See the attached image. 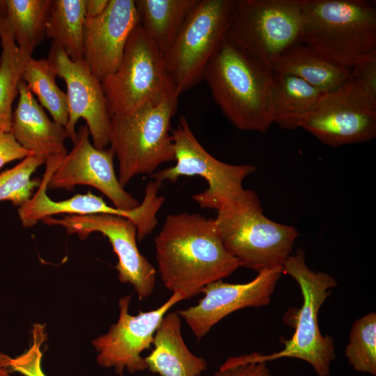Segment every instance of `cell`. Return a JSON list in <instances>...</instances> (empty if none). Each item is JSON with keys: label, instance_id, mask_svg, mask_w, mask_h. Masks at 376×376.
I'll use <instances>...</instances> for the list:
<instances>
[{"label": "cell", "instance_id": "1", "mask_svg": "<svg viewBox=\"0 0 376 376\" xmlns=\"http://www.w3.org/2000/svg\"><path fill=\"white\" fill-rule=\"evenodd\" d=\"M155 248L164 285L183 300L240 267L224 246L214 219L199 213L169 214L155 238Z\"/></svg>", "mask_w": 376, "mask_h": 376}, {"label": "cell", "instance_id": "2", "mask_svg": "<svg viewBox=\"0 0 376 376\" xmlns=\"http://www.w3.org/2000/svg\"><path fill=\"white\" fill-rule=\"evenodd\" d=\"M203 80L237 129L264 133L274 123V72L226 34L207 63Z\"/></svg>", "mask_w": 376, "mask_h": 376}, {"label": "cell", "instance_id": "3", "mask_svg": "<svg viewBox=\"0 0 376 376\" xmlns=\"http://www.w3.org/2000/svg\"><path fill=\"white\" fill-rule=\"evenodd\" d=\"M301 43L351 69L376 52V4L369 0H306Z\"/></svg>", "mask_w": 376, "mask_h": 376}, {"label": "cell", "instance_id": "4", "mask_svg": "<svg viewBox=\"0 0 376 376\" xmlns=\"http://www.w3.org/2000/svg\"><path fill=\"white\" fill-rule=\"evenodd\" d=\"M178 97L171 91L111 118L109 144L118 159V178L123 187L134 176L152 175L160 164L175 160L171 122Z\"/></svg>", "mask_w": 376, "mask_h": 376}, {"label": "cell", "instance_id": "5", "mask_svg": "<svg viewBox=\"0 0 376 376\" xmlns=\"http://www.w3.org/2000/svg\"><path fill=\"white\" fill-rule=\"evenodd\" d=\"M224 246L240 267L258 272L283 267L299 231L265 216L252 189H244L219 210L214 219Z\"/></svg>", "mask_w": 376, "mask_h": 376}, {"label": "cell", "instance_id": "6", "mask_svg": "<svg viewBox=\"0 0 376 376\" xmlns=\"http://www.w3.org/2000/svg\"><path fill=\"white\" fill-rule=\"evenodd\" d=\"M282 269L297 281L302 294L303 304L294 322L295 331L284 342L281 351L267 356L252 353L253 358L263 362L283 357L296 358L308 363L318 376H329L331 364L336 358L334 340L330 335L321 334L318 313L338 282L327 272L309 269L301 248L288 257Z\"/></svg>", "mask_w": 376, "mask_h": 376}, {"label": "cell", "instance_id": "7", "mask_svg": "<svg viewBox=\"0 0 376 376\" xmlns=\"http://www.w3.org/2000/svg\"><path fill=\"white\" fill-rule=\"evenodd\" d=\"M306 0H234L226 35L272 70L301 43Z\"/></svg>", "mask_w": 376, "mask_h": 376}, {"label": "cell", "instance_id": "8", "mask_svg": "<svg viewBox=\"0 0 376 376\" xmlns=\"http://www.w3.org/2000/svg\"><path fill=\"white\" fill-rule=\"evenodd\" d=\"M234 0H199L164 53L178 97L203 80L210 59L226 36Z\"/></svg>", "mask_w": 376, "mask_h": 376}, {"label": "cell", "instance_id": "9", "mask_svg": "<svg viewBox=\"0 0 376 376\" xmlns=\"http://www.w3.org/2000/svg\"><path fill=\"white\" fill-rule=\"evenodd\" d=\"M171 133L175 164L150 175L154 180L162 183L175 182L182 176L204 178L207 188L192 196L201 208L218 210L243 193L242 182L256 171V166L230 164L214 157L198 141L184 116Z\"/></svg>", "mask_w": 376, "mask_h": 376}, {"label": "cell", "instance_id": "10", "mask_svg": "<svg viewBox=\"0 0 376 376\" xmlns=\"http://www.w3.org/2000/svg\"><path fill=\"white\" fill-rule=\"evenodd\" d=\"M101 83L111 118L175 91L166 70L163 53L139 24L127 40L118 68Z\"/></svg>", "mask_w": 376, "mask_h": 376}, {"label": "cell", "instance_id": "11", "mask_svg": "<svg viewBox=\"0 0 376 376\" xmlns=\"http://www.w3.org/2000/svg\"><path fill=\"white\" fill-rule=\"evenodd\" d=\"M299 127L333 147L372 140L376 136V95L350 77L321 95Z\"/></svg>", "mask_w": 376, "mask_h": 376}, {"label": "cell", "instance_id": "12", "mask_svg": "<svg viewBox=\"0 0 376 376\" xmlns=\"http://www.w3.org/2000/svg\"><path fill=\"white\" fill-rule=\"evenodd\" d=\"M47 225H58L68 234H77L81 240L95 232L107 237L118 257L115 268L122 283L132 285L140 299L150 297L155 289L157 271L139 251L136 228L130 219L113 214L65 215L42 220Z\"/></svg>", "mask_w": 376, "mask_h": 376}, {"label": "cell", "instance_id": "13", "mask_svg": "<svg viewBox=\"0 0 376 376\" xmlns=\"http://www.w3.org/2000/svg\"><path fill=\"white\" fill-rule=\"evenodd\" d=\"M131 299L132 295L120 299L118 321L92 341L97 352V364L104 368H113L120 376L124 369L133 374L148 368L141 352L150 349L154 335L168 311L183 300L179 294L173 293L156 309L132 315L129 313Z\"/></svg>", "mask_w": 376, "mask_h": 376}, {"label": "cell", "instance_id": "14", "mask_svg": "<svg viewBox=\"0 0 376 376\" xmlns=\"http://www.w3.org/2000/svg\"><path fill=\"white\" fill-rule=\"evenodd\" d=\"M56 77L65 81L68 102V119L65 127L68 138L73 142L75 127L83 118L92 136L93 145L104 149L109 144L111 116L101 81L92 73L84 60L72 61L64 50L51 42L47 58Z\"/></svg>", "mask_w": 376, "mask_h": 376}, {"label": "cell", "instance_id": "15", "mask_svg": "<svg viewBox=\"0 0 376 376\" xmlns=\"http://www.w3.org/2000/svg\"><path fill=\"white\" fill-rule=\"evenodd\" d=\"M86 125L79 127L73 147L52 173L47 187L72 189L77 185H88L99 190L115 207L130 210L139 205L124 189L113 166L115 152L112 148L98 149L90 141Z\"/></svg>", "mask_w": 376, "mask_h": 376}, {"label": "cell", "instance_id": "16", "mask_svg": "<svg viewBox=\"0 0 376 376\" xmlns=\"http://www.w3.org/2000/svg\"><path fill=\"white\" fill-rule=\"evenodd\" d=\"M283 274L281 267L265 269L251 281L230 283L219 280L207 285L195 306L177 311L198 340L228 315L247 307L267 306Z\"/></svg>", "mask_w": 376, "mask_h": 376}, {"label": "cell", "instance_id": "17", "mask_svg": "<svg viewBox=\"0 0 376 376\" xmlns=\"http://www.w3.org/2000/svg\"><path fill=\"white\" fill-rule=\"evenodd\" d=\"M138 24L134 0H109L102 15L86 17L83 60L100 81L118 68L127 40Z\"/></svg>", "mask_w": 376, "mask_h": 376}, {"label": "cell", "instance_id": "18", "mask_svg": "<svg viewBox=\"0 0 376 376\" xmlns=\"http://www.w3.org/2000/svg\"><path fill=\"white\" fill-rule=\"evenodd\" d=\"M63 157L64 156H55L46 160L45 171L38 189L29 200L19 206L18 215L24 227H32L45 218L58 214H107L127 218L135 226L143 223L146 213L143 206L138 205L130 210H120L109 205L102 197L93 194L91 191L84 194H76L64 201L52 200L46 193L48 182Z\"/></svg>", "mask_w": 376, "mask_h": 376}, {"label": "cell", "instance_id": "19", "mask_svg": "<svg viewBox=\"0 0 376 376\" xmlns=\"http://www.w3.org/2000/svg\"><path fill=\"white\" fill-rule=\"evenodd\" d=\"M18 92L19 100L13 112L10 131L15 140L32 155L46 160L65 156L68 153L65 127L49 118L22 79Z\"/></svg>", "mask_w": 376, "mask_h": 376}, {"label": "cell", "instance_id": "20", "mask_svg": "<svg viewBox=\"0 0 376 376\" xmlns=\"http://www.w3.org/2000/svg\"><path fill=\"white\" fill-rule=\"evenodd\" d=\"M154 348L144 357L148 369L159 376H200L206 361L192 354L181 334V318L177 312L164 317L153 338Z\"/></svg>", "mask_w": 376, "mask_h": 376}, {"label": "cell", "instance_id": "21", "mask_svg": "<svg viewBox=\"0 0 376 376\" xmlns=\"http://www.w3.org/2000/svg\"><path fill=\"white\" fill-rule=\"evenodd\" d=\"M272 71L296 76L326 93L345 82L350 77L351 69L329 60L301 43L286 51L275 63Z\"/></svg>", "mask_w": 376, "mask_h": 376}, {"label": "cell", "instance_id": "22", "mask_svg": "<svg viewBox=\"0 0 376 376\" xmlns=\"http://www.w3.org/2000/svg\"><path fill=\"white\" fill-rule=\"evenodd\" d=\"M199 0H136L139 24L163 53Z\"/></svg>", "mask_w": 376, "mask_h": 376}, {"label": "cell", "instance_id": "23", "mask_svg": "<svg viewBox=\"0 0 376 376\" xmlns=\"http://www.w3.org/2000/svg\"><path fill=\"white\" fill-rule=\"evenodd\" d=\"M274 77L273 123L286 130L299 127L323 93L296 76L274 72Z\"/></svg>", "mask_w": 376, "mask_h": 376}, {"label": "cell", "instance_id": "24", "mask_svg": "<svg viewBox=\"0 0 376 376\" xmlns=\"http://www.w3.org/2000/svg\"><path fill=\"white\" fill-rule=\"evenodd\" d=\"M52 0H4L8 27L19 50L31 56L46 37Z\"/></svg>", "mask_w": 376, "mask_h": 376}, {"label": "cell", "instance_id": "25", "mask_svg": "<svg viewBox=\"0 0 376 376\" xmlns=\"http://www.w3.org/2000/svg\"><path fill=\"white\" fill-rule=\"evenodd\" d=\"M0 131L10 132L13 103L18 95V86L28 59L22 52L8 27L5 17L4 0H0Z\"/></svg>", "mask_w": 376, "mask_h": 376}, {"label": "cell", "instance_id": "26", "mask_svg": "<svg viewBox=\"0 0 376 376\" xmlns=\"http://www.w3.org/2000/svg\"><path fill=\"white\" fill-rule=\"evenodd\" d=\"M84 0H52L46 37L60 46L74 61L83 60Z\"/></svg>", "mask_w": 376, "mask_h": 376}, {"label": "cell", "instance_id": "27", "mask_svg": "<svg viewBox=\"0 0 376 376\" xmlns=\"http://www.w3.org/2000/svg\"><path fill=\"white\" fill-rule=\"evenodd\" d=\"M56 74L47 58L30 57L24 68L22 79L35 94L42 107L53 120L65 127L68 119V102L66 93L56 83Z\"/></svg>", "mask_w": 376, "mask_h": 376}, {"label": "cell", "instance_id": "28", "mask_svg": "<svg viewBox=\"0 0 376 376\" xmlns=\"http://www.w3.org/2000/svg\"><path fill=\"white\" fill-rule=\"evenodd\" d=\"M345 357L354 370L376 375V313L371 312L354 322Z\"/></svg>", "mask_w": 376, "mask_h": 376}, {"label": "cell", "instance_id": "29", "mask_svg": "<svg viewBox=\"0 0 376 376\" xmlns=\"http://www.w3.org/2000/svg\"><path fill=\"white\" fill-rule=\"evenodd\" d=\"M43 157L30 155L15 166L0 173V201H10L20 206L33 195L40 183L39 179H32L36 170L45 163Z\"/></svg>", "mask_w": 376, "mask_h": 376}, {"label": "cell", "instance_id": "30", "mask_svg": "<svg viewBox=\"0 0 376 376\" xmlns=\"http://www.w3.org/2000/svg\"><path fill=\"white\" fill-rule=\"evenodd\" d=\"M47 334L45 325L36 323L31 329V343L22 354L12 358L0 352V366L10 373L17 372L24 376H47L42 368V345Z\"/></svg>", "mask_w": 376, "mask_h": 376}, {"label": "cell", "instance_id": "31", "mask_svg": "<svg viewBox=\"0 0 376 376\" xmlns=\"http://www.w3.org/2000/svg\"><path fill=\"white\" fill-rule=\"evenodd\" d=\"M213 376H273L266 362L257 361L251 354L229 357Z\"/></svg>", "mask_w": 376, "mask_h": 376}, {"label": "cell", "instance_id": "32", "mask_svg": "<svg viewBox=\"0 0 376 376\" xmlns=\"http://www.w3.org/2000/svg\"><path fill=\"white\" fill-rule=\"evenodd\" d=\"M350 77L376 95V52L352 68Z\"/></svg>", "mask_w": 376, "mask_h": 376}, {"label": "cell", "instance_id": "33", "mask_svg": "<svg viewBox=\"0 0 376 376\" xmlns=\"http://www.w3.org/2000/svg\"><path fill=\"white\" fill-rule=\"evenodd\" d=\"M31 152L23 148L10 132L0 131V169L6 164L23 159Z\"/></svg>", "mask_w": 376, "mask_h": 376}, {"label": "cell", "instance_id": "34", "mask_svg": "<svg viewBox=\"0 0 376 376\" xmlns=\"http://www.w3.org/2000/svg\"><path fill=\"white\" fill-rule=\"evenodd\" d=\"M109 0H84L86 17L94 18L102 15L106 10Z\"/></svg>", "mask_w": 376, "mask_h": 376}, {"label": "cell", "instance_id": "35", "mask_svg": "<svg viewBox=\"0 0 376 376\" xmlns=\"http://www.w3.org/2000/svg\"><path fill=\"white\" fill-rule=\"evenodd\" d=\"M0 376H12L6 368L0 366Z\"/></svg>", "mask_w": 376, "mask_h": 376}]
</instances>
